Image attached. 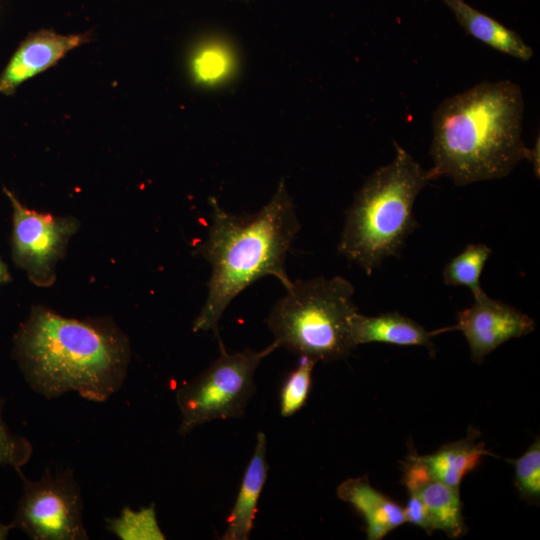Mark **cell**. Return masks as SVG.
<instances>
[{"instance_id": "6da1fadb", "label": "cell", "mask_w": 540, "mask_h": 540, "mask_svg": "<svg viewBox=\"0 0 540 540\" xmlns=\"http://www.w3.org/2000/svg\"><path fill=\"white\" fill-rule=\"evenodd\" d=\"M13 355L29 386L46 399L76 392L102 403L122 388L131 347L109 317L69 318L37 305L14 337Z\"/></svg>"}, {"instance_id": "7a4b0ae2", "label": "cell", "mask_w": 540, "mask_h": 540, "mask_svg": "<svg viewBox=\"0 0 540 540\" xmlns=\"http://www.w3.org/2000/svg\"><path fill=\"white\" fill-rule=\"evenodd\" d=\"M523 114L522 90L510 80L483 81L445 99L433 113L430 180L464 186L503 178L525 159L536 165L538 146L522 139Z\"/></svg>"}, {"instance_id": "3957f363", "label": "cell", "mask_w": 540, "mask_h": 540, "mask_svg": "<svg viewBox=\"0 0 540 540\" xmlns=\"http://www.w3.org/2000/svg\"><path fill=\"white\" fill-rule=\"evenodd\" d=\"M211 224L207 239L197 246L198 255L211 265L208 294L195 319L193 332L219 334V321L232 300L265 276H274L288 289L292 280L285 261L301 224L284 181L259 211L234 215L215 197L209 199Z\"/></svg>"}, {"instance_id": "277c9868", "label": "cell", "mask_w": 540, "mask_h": 540, "mask_svg": "<svg viewBox=\"0 0 540 540\" xmlns=\"http://www.w3.org/2000/svg\"><path fill=\"white\" fill-rule=\"evenodd\" d=\"M395 145L393 160L372 173L346 212L338 252L371 275L382 262L398 256L417 227L413 206L431 181L410 153Z\"/></svg>"}, {"instance_id": "5b68a950", "label": "cell", "mask_w": 540, "mask_h": 540, "mask_svg": "<svg viewBox=\"0 0 540 540\" xmlns=\"http://www.w3.org/2000/svg\"><path fill=\"white\" fill-rule=\"evenodd\" d=\"M354 286L344 277L293 281L272 307L267 325L278 347L330 362L348 357L356 347L351 320L358 312Z\"/></svg>"}, {"instance_id": "8992f818", "label": "cell", "mask_w": 540, "mask_h": 540, "mask_svg": "<svg viewBox=\"0 0 540 540\" xmlns=\"http://www.w3.org/2000/svg\"><path fill=\"white\" fill-rule=\"evenodd\" d=\"M216 338L219 357L176 390L181 414L178 432L182 436L212 420L242 417L255 391V371L264 358L279 348L273 341L259 351L247 348L228 353L220 335Z\"/></svg>"}, {"instance_id": "52a82bcc", "label": "cell", "mask_w": 540, "mask_h": 540, "mask_svg": "<svg viewBox=\"0 0 540 540\" xmlns=\"http://www.w3.org/2000/svg\"><path fill=\"white\" fill-rule=\"evenodd\" d=\"M23 492L11 528H19L33 540H87L83 522L81 488L70 468L46 469L36 481L20 471Z\"/></svg>"}, {"instance_id": "ba28073f", "label": "cell", "mask_w": 540, "mask_h": 540, "mask_svg": "<svg viewBox=\"0 0 540 540\" xmlns=\"http://www.w3.org/2000/svg\"><path fill=\"white\" fill-rule=\"evenodd\" d=\"M12 206V259L38 287H49L56 279V264L79 229L73 216H55L25 207L7 188Z\"/></svg>"}, {"instance_id": "9c48e42d", "label": "cell", "mask_w": 540, "mask_h": 540, "mask_svg": "<svg viewBox=\"0 0 540 540\" xmlns=\"http://www.w3.org/2000/svg\"><path fill=\"white\" fill-rule=\"evenodd\" d=\"M474 302L457 314L456 324L436 330L435 334L459 330L466 338L471 358L481 363L504 342L531 333L534 320L513 306L489 297L484 290L473 296Z\"/></svg>"}, {"instance_id": "30bf717a", "label": "cell", "mask_w": 540, "mask_h": 540, "mask_svg": "<svg viewBox=\"0 0 540 540\" xmlns=\"http://www.w3.org/2000/svg\"><path fill=\"white\" fill-rule=\"evenodd\" d=\"M89 40L87 33L63 35L49 29L30 33L0 74V93L13 95L25 81L53 67L71 50Z\"/></svg>"}, {"instance_id": "8fae6325", "label": "cell", "mask_w": 540, "mask_h": 540, "mask_svg": "<svg viewBox=\"0 0 540 540\" xmlns=\"http://www.w3.org/2000/svg\"><path fill=\"white\" fill-rule=\"evenodd\" d=\"M403 482L408 492L417 494L425 504L435 530H442L451 538L465 533L459 488L432 477L419 455L407 457Z\"/></svg>"}, {"instance_id": "7c38bea8", "label": "cell", "mask_w": 540, "mask_h": 540, "mask_svg": "<svg viewBox=\"0 0 540 540\" xmlns=\"http://www.w3.org/2000/svg\"><path fill=\"white\" fill-rule=\"evenodd\" d=\"M336 492L339 499L350 503L362 514L369 540L383 539L405 523L403 508L373 488L366 476L343 481Z\"/></svg>"}, {"instance_id": "4fadbf2b", "label": "cell", "mask_w": 540, "mask_h": 540, "mask_svg": "<svg viewBox=\"0 0 540 540\" xmlns=\"http://www.w3.org/2000/svg\"><path fill=\"white\" fill-rule=\"evenodd\" d=\"M186 68L191 82L203 89H215L230 83L238 73V52L221 35L199 39L190 49Z\"/></svg>"}, {"instance_id": "5bb4252c", "label": "cell", "mask_w": 540, "mask_h": 540, "mask_svg": "<svg viewBox=\"0 0 540 540\" xmlns=\"http://www.w3.org/2000/svg\"><path fill=\"white\" fill-rule=\"evenodd\" d=\"M351 335L355 346L366 343H387L399 346H424L434 352L431 337L422 325L399 312L366 316L357 312L351 320Z\"/></svg>"}, {"instance_id": "9a60e30c", "label": "cell", "mask_w": 540, "mask_h": 540, "mask_svg": "<svg viewBox=\"0 0 540 540\" xmlns=\"http://www.w3.org/2000/svg\"><path fill=\"white\" fill-rule=\"evenodd\" d=\"M266 436L259 431L254 453L245 470L242 483L227 519L223 540H247L253 528L257 503L263 490L268 465L266 462Z\"/></svg>"}, {"instance_id": "2e32d148", "label": "cell", "mask_w": 540, "mask_h": 540, "mask_svg": "<svg viewBox=\"0 0 540 540\" xmlns=\"http://www.w3.org/2000/svg\"><path fill=\"white\" fill-rule=\"evenodd\" d=\"M452 11L460 26L472 37L521 61H529L532 48L514 30L475 9L464 0H442Z\"/></svg>"}, {"instance_id": "e0dca14e", "label": "cell", "mask_w": 540, "mask_h": 540, "mask_svg": "<svg viewBox=\"0 0 540 540\" xmlns=\"http://www.w3.org/2000/svg\"><path fill=\"white\" fill-rule=\"evenodd\" d=\"M476 431L468 433L467 437L448 443L436 452L420 456L430 475L435 479L455 488L465 475L473 470L484 455L489 454L484 444L476 441Z\"/></svg>"}, {"instance_id": "ac0fdd59", "label": "cell", "mask_w": 540, "mask_h": 540, "mask_svg": "<svg viewBox=\"0 0 540 540\" xmlns=\"http://www.w3.org/2000/svg\"><path fill=\"white\" fill-rule=\"evenodd\" d=\"M491 253V248L483 243L468 244L446 263L442 272L444 283L467 287L473 296L476 295L483 290L480 277Z\"/></svg>"}, {"instance_id": "d6986e66", "label": "cell", "mask_w": 540, "mask_h": 540, "mask_svg": "<svg viewBox=\"0 0 540 540\" xmlns=\"http://www.w3.org/2000/svg\"><path fill=\"white\" fill-rule=\"evenodd\" d=\"M107 528L122 540H164L156 517L155 506L138 511L125 507L119 517L108 519Z\"/></svg>"}, {"instance_id": "ffe728a7", "label": "cell", "mask_w": 540, "mask_h": 540, "mask_svg": "<svg viewBox=\"0 0 540 540\" xmlns=\"http://www.w3.org/2000/svg\"><path fill=\"white\" fill-rule=\"evenodd\" d=\"M316 361L301 356L297 367L286 377L280 391V414L290 417L306 403L312 384Z\"/></svg>"}, {"instance_id": "44dd1931", "label": "cell", "mask_w": 540, "mask_h": 540, "mask_svg": "<svg viewBox=\"0 0 540 540\" xmlns=\"http://www.w3.org/2000/svg\"><path fill=\"white\" fill-rule=\"evenodd\" d=\"M515 484L523 499L538 502L540 498V441L537 438L515 462Z\"/></svg>"}, {"instance_id": "7402d4cb", "label": "cell", "mask_w": 540, "mask_h": 540, "mask_svg": "<svg viewBox=\"0 0 540 540\" xmlns=\"http://www.w3.org/2000/svg\"><path fill=\"white\" fill-rule=\"evenodd\" d=\"M3 404L0 397V466H12L18 470L30 460L33 447L27 438L8 429L2 417Z\"/></svg>"}, {"instance_id": "603a6c76", "label": "cell", "mask_w": 540, "mask_h": 540, "mask_svg": "<svg viewBox=\"0 0 540 540\" xmlns=\"http://www.w3.org/2000/svg\"><path fill=\"white\" fill-rule=\"evenodd\" d=\"M409 495L407 505L403 508L405 522L417 525L431 534L435 529L425 504L417 494L409 492Z\"/></svg>"}, {"instance_id": "cb8c5ba5", "label": "cell", "mask_w": 540, "mask_h": 540, "mask_svg": "<svg viewBox=\"0 0 540 540\" xmlns=\"http://www.w3.org/2000/svg\"><path fill=\"white\" fill-rule=\"evenodd\" d=\"M11 279L7 265L0 258V283H7L11 281Z\"/></svg>"}, {"instance_id": "d4e9b609", "label": "cell", "mask_w": 540, "mask_h": 540, "mask_svg": "<svg viewBox=\"0 0 540 540\" xmlns=\"http://www.w3.org/2000/svg\"><path fill=\"white\" fill-rule=\"evenodd\" d=\"M10 529H12L10 524H3L0 521V540H5L7 538Z\"/></svg>"}, {"instance_id": "484cf974", "label": "cell", "mask_w": 540, "mask_h": 540, "mask_svg": "<svg viewBox=\"0 0 540 540\" xmlns=\"http://www.w3.org/2000/svg\"><path fill=\"white\" fill-rule=\"evenodd\" d=\"M243 1H247V0H243Z\"/></svg>"}]
</instances>
